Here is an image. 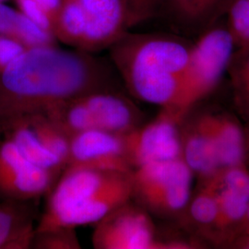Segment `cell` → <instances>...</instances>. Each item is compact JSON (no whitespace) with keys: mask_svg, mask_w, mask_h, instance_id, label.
<instances>
[{"mask_svg":"<svg viewBox=\"0 0 249 249\" xmlns=\"http://www.w3.org/2000/svg\"><path fill=\"white\" fill-rule=\"evenodd\" d=\"M110 60L57 45L26 48L0 71V126L105 89H122Z\"/></svg>","mask_w":249,"mask_h":249,"instance_id":"6da1fadb","label":"cell"},{"mask_svg":"<svg viewBox=\"0 0 249 249\" xmlns=\"http://www.w3.org/2000/svg\"><path fill=\"white\" fill-rule=\"evenodd\" d=\"M192 42L172 34L125 32L108 48L127 92L160 108L173 107L187 71Z\"/></svg>","mask_w":249,"mask_h":249,"instance_id":"7a4b0ae2","label":"cell"},{"mask_svg":"<svg viewBox=\"0 0 249 249\" xmlns=\"http://www.w3.org/2000/svg\"><path fill=\"white\" fill-rule=\"evenodd\" d=\"M133 171L67 167L46 195L36 231L98 223L131 199Z\"/></svg>","mask_w":249,"mask_h":249,"instance_id":"3957f363","label":"cell"},{"mask_svg":"<svg viewBox=\"0 0 249 249\" xmlns=\"http://www.w3.org/2000/svg\"><path fill=\"white\" fill-rule=\"evenodd\" d=\"M131 29L124 0H61L53 23L57 42L96 53Z\"/></svg>","mask_w":249,"mask_h":249,"instance_id":"277c9868","label":"cell"},{"mask_svg":"<svg viewBox=\"0 0 249 249\" xmlns=\"http://www.w3.org/2000/svg\"><path fill=\"white\" fill-rule=\"evenodd\" d=\"M236 49L234 36L224 16L202 30L192 43L178 100L167 109L181 120L217 88L228 73Z\"/></svg>","mask_w":249,"mask_h":249,"instance_id":"5b68a950","label":"cell"},{"mask_svg":"<svg viewBox=\"0 0 249 249\" xmlns=\"http://www.w3.org/2000/svg\"><path fill=\"white\" fill-rule=\"evenodd\" d=\"M70 136L89 129L126 134L144 123L143 112L122 89L92 91L45 111Z\"/></svg>","mask_w":249,"mask_h":249,"instance_id":"8992f818","label":"cell"},{"mask_svg":"<svg viewBox=\"0 0 249 249\" xmlns=\"http://www.w3.org/2000/svg\"><path fill=\"white\" fill-rule=\"evenodd\" d=\"M194 178L182 158L144 164L132 172L131 199L152 217L178 221L190 200Z\"/></svg>","mask_w":249,"mask_h":249,"instance_id":"52a82bcc","label":"cell"},{"mask_svg":"<svg viewBox=\"0 0 249 249\" xmlns=\"http://www.w3.org/2000/svg\"><path fill=\"white\" fill-rule=\"evenodd\" d=\"M1 135L36 165L58 176L66 168L71 136L45 112L19 116L4 126Z\"/></svg>","mask_w":249,"mask_h":249,"instance_id":"ba28073f","label":"cell"},{"mask_svg":"<svg viewBox=\"0 0 249 249\" xmlns=\"http://www.w3.org/2000/svg\"><path fill=\"white\" fill-rule=\"evenodd\" d=\"M96 249H158L152 216L132 199L116 207L94 224Z\"/></svg>","mask_w":249,"mask_h":249,"instance_id":"9c48e42d","label":"cell"},{"mask_svg":"<svg viewBox=\"0 0 249 249\" xmlns=\"http://www.w3.org/2000/svg\"><path fill=\"white\" fill-rule=\"evenodd\" d=\"M180 119L171 110L124 134L127 159L132 169L144 164L182 158Z\"/></svg>","mask_w":249,"mask_h":249,"instance_id":"30bf717a","label":"cell"},{"mask_svg":"<svg viewBox=\"0 0 249 249\" xmlns=\"http://www.w3.org/2000/svg\"><path fill=\"white\" fill-rule=\"evenodd\" d=\"M59 177L29 160L9 139L0 141V200L36 201Z\"/></svg>","mask_w":249,"mask_h":249,"instance_id":"8fae6325","label":"cell"},{"mask_svg":"<svg viewBox=\"0 0 249 249\" xmlns=\"http://www.w3.org/2000/svg\"><path fill=\"white\" fill-rule=\"evenodd\" d=\"M218 219L213 246L229 249L244 229L249 209V169L247 164L221 170L215 176Z\"/></svg>","mask_w":249,"mask_h":249,"instance_id":"7c38bea8","label":"cell"},{"mask_svg":"<svg viewBox=\"0 0 249 249\" xmlns=\"http://www.w3.org/2000/svg\"><path fill=\"white\" fill-rule=\"evenodd\" d=\"M67 167L133 171L127 159L124 134L100 129L73 134Z\"/></svg>","mask_w":249,"mask_h":249,"instance_id":"4fadbf2b","label":"cell"},{"mask_svg":"<svg viewBox=\"0 0 249 249\" xmlns=\"http://www.w3.org/2000/svg\"><path fill=\"white\" fill-rule=\"evenodd\" d=\"M198 116L213 142L221 169L247 164L249 137L239 117L213 111Z\"/></svg>","mask_w":249,"mask_h":249,"instance_id":"5bb4252c","label":"cell"},{"mask_svg":"<svg viewBox=\"0 0 249 249\" xmlns=\"http://www.w3.org/2000/svg\"><path fill=\"white\" fill-rule=\"evenodd\" d=\"M182 159L198 181L221 171L213 142L198 115L189 110L180 121Z\"/></svg>","mask_w":249,"mask_h":249,"instance_id":"9a60e30c","label":"cell"},{"mask_svg":"<svg viewBox=\"0 0 249 249\" xmlns=\"http://www.w3.org/2000/svg\"><path fill=\"white\" fill-rule=\"evenodd\" d=\"M34 203L0 200V249L32 248L36 226Z\"/></svg>","mask_w":249,"mask_h":249,"instance_id":"2e32d148","label":"cell"},{"mask_svg":"<svg viewBox=\"0 0 249 249\" xmlns=\"http://www.w3.org/2000/svg\"><path fill=\"white\" fill-rule=\"evenodd\" d=\"M215 176V175H214ZM214 176L198 181V187L193 190L183 216L178 222L189 231L197 233L211 243L218 219V199Z\"/></svg>","mask_w":249,"mask_h":249,"instance_id":"e0dca14e","label":"cell"},{"mask_svg":"<svg viewBox=\"0 0 249 249\" xmlns=\"http://www.w3.org/2000/svg\"><path fill=\"white\" fill-rule=\"evenodd\" d=\"M230 0H163L161 12L183 30L198 32L222 18Z\"/></svg>","mask_w":249,"mask_h":249,"instance_id":"ac0fdd59","label":"cell"},{"mask_svg":"<svg viewBox=\"0 0 249 249\" xmlns=\"http://www.w3.org/2000/svg\"><path fill=\"white\" fill-rule=\"evenodd\" d=\"M0 36H7L19 42L26 48L55 45L53 35L38 26L19 10L0 3Z\"/></svg>","mask_w":249,"mask_h":249,"instance_id":"d6986e66","label":"cell"},{"mask_svg":"<svg viewBox=\"0 0 249 249\" xmlns=\"http://www.w3.org/2000/svg\"><path fill=\"white\" fill-rule=\"evenodd\" d=\"M228 74L234 108L249 137V49L234 53Z\"/></svg>","mask_w":249,"mask_h":249,"instance_id":"ffe728a7","label":"cell"},{"mask_svg":"<svg viewBox=\"0 0 249 249\" xmlns=\"http://www.w3.org/2000/svg\"><path fill=\"white\" fill-rule=\"evenodd\" d=\"M76 228L61 227L46 231H36L31 249H80Z\"/></svg>","mask_w":249,"mask_h":249,"instance_id":"44dd1931","label":"cell"},{"mask_svg":"<svg viewBox=\"0 0 249 249\" xmlns=\"http://www.w3.org/2000/svg\"><path fill=\"white\" fill-rule=\"evenodd\" d=\"M130 27L154 18L161 12L163 0H124Z\"/></svg>","mask_w":249,"mask_h":249,"instance_id":"7402d4cb","label":"cell"},{"mask_svg":"<svg viewBox=\"0 0 249 249\" xmlns=\"http://www.w3.org/2000/svg\"><path fill=\"white\" fill-rule=\"evenodd\" d=\"M18 9L38 26L53 35V22L36 0H15Z\"/></svg>","mask_w":249,"mask_h":249,"instance_id":"603a6c76","label":"cell"},{"mask_svg":"<svg viewBox=\"0 0 249 249\" xmlns=\"http://www.w3.org/2000/svg\"><path fill=\"white\" fill-rule=\"evenodd\" d=\"M25 49L26 47L15 39L0 36V71Z\"/></svg>","mask_w":249,"mask_h":249,"instance_id":"cb8c5ba5","label":"cell"},{"mask_svg":"<svg viewBox=\"0 0 249 249\" xmlns=\"http://www.w3.org/2000/svg\"><path fill=\"white\" fill-rule=\"evenodd\" d=\"M53 23L61 6V0H36Z\"/></svg>","mask_w":249,"mask_h":249,"instance_id":"d4e9b609","label":"cell"},{"mask_svg":"<svg viewBox=\"0 0 249 249\" xmlns=\"http://www.w3.org/2000/svg\"><path fill=\"white\" fill-rule=\"evenodd\" d=\"M229 249H249V231H243L231 242Z\"/></svg>","mask_w":249,"mask_h":249,"instance_id":"484cf974","label":"cell"},{"mask_svg":"<svg viewBox=\"0 0 249 249\" xmlns=\"http://www.w3.org/2000/svg\"><path fill=\"white\" fill-rule=\"evenodd\" d=\"M243 231H249V209L248 216H247V220H246V223H245V225H244V229H243V231H241V232H243ZM240 233H239V234H240ZM239 234H238V235H239Z\"/></svg>","mask_w":249,"mask_h":249,"instance_id":"4316f807","label":"cell"},{"mask_svg":"<svg viewBox=\"0 0 249 249\" xmlns=\"http://www.w3.org/2000/svg\"><path fill=\"white\" fill-rule=\"evenodd\" d=\"M247 165H248V167H249V158H248V160H247Z\"/></svg>","mask_w":249,"mask_h":249,"instance_id":"83f0119b","label":"cell"},{"mask_svg":"<svg viewBox=\"0 0 249 249\" xmlns=\"http://www.w3.org/2000/svg\"><path fill=\"white\" fill-rule=\"evenodd\" d=\"M5 0H0V3H2V2H4Z\"/></svg>","mask_w":249,"mask_h":249,"instance_id":"f1b7e54d","label":"cell"},{"mask_svg":"<svg viewBox=\"0 0 249 249\" xmlns=\"http://www.w3.org/2000/svg\"><path fill=\"white\" fill-rule=\"evenodd\" d=\"M0 135H1V126H0Z\"/></svg>","mask_w":249,"mask_h":249,"instance_id":"f546056e","label":"cell"}]
</instances>
